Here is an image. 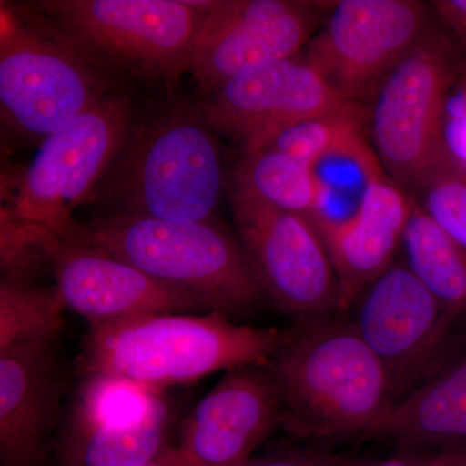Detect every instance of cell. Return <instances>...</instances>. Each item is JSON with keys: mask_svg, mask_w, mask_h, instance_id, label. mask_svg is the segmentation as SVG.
Listing matches in <instances>:
<instances>
[{"mask_svg": "<svg viewBox=\"0 0 466 466\" xmlns=\"http://www.w3.org/2000/svg\"><path fill=\"white\" fill-rule=\"evenodd\" d=\"M216 131L200 104L137 109L121 148L86 205L101 216L174 222L213 219L223 188Z\"/></svg>", "mask_w": 466, "mask_h": 466, "instance_id": "6da1fadb", "label": "cell"}, {"mask_svg": "<svg viewBox=\"0 0 466 466\" xmlns=\"http://www.w3.org/2000/svg\"><path fill=\"white\" fill-rule=\"evenodd\" d=\"M266 367L280 426L299 440L375 438L395 406L385 368L349 319L296 321Z\"/></svg>", "mask_w": 466, "mask_h": 466, "instance_id": "7a4b0ae2", "label": "cell"}, {"mask_svg": "<svg viewBox=\"0 0 466 466\" xmlns=\"http://www.w3.org/2000/svg\"><path fill=\"white\" fill-rule=\"evenodd\" d=\"M288 329L235 323L219 312L150 314L88 325L78 367L158 390L238 367L266 366Z\"/></svg>", "mask_w": 466, "mask_h": 466, "instance_id": "3957f363", "label": "cell"}, {"mask_svg": "<svg viewBox=\"0 0 466 466\" xmlns=\"http://www.w3.org/2000/svg\"><path fill=\"white\" fill-rule=\"evenodd\" d=\"M88 242L158 283L200 300L208 312L247 317L267 299L241 242L210 220L174 222L139 217L79 222Z\"/></svg>", "mask_w": 466, "mask_h": 466, "instance_id": "277c9868", "label": "cell"}, {"mask_svg": "<svg viewBox=\"0 0 466 466\" xmlns=\"http://www.w3.org/2000/svg\"><path fill=\"white\" fill-rule=\"evenodd\" d=\"M116 88L35 3H0V113L15 143L41 146Z\"/></svg>", "mask_w": 466, "mask_h": 466, "instance_id": "5b68a950", "label": "cell"}, {"mask_svg": "<svg viewBox=\"0 0 466 466\" xmlns=\"http://www.w3.org/2000/svg\"><path fill=\"white\" fill-rule=\"evenodd\" d=\"M213 2L45 0L48 20L113 78L161 84L168 92L189 73L196 34Z\"/></svg>", "mask_w": 466, "mask_h": 466, "instance_id": "8992f818", "label": "cell"}, {"mask_svg": "<svg viewBox=\"0 0 466 466\" xmlns=\"http://www.w3.org/2000/svg\"><path fill=\"white\" fill-rule=\"evenodd\" d=\"M465 54L441 24H431L385 79L370 108V144L404 192L416 195L450 152L446 108Z\"/></svg>", "mask_w": 466, "mask_h": 466, "instance_id": "52a82bcc", "label": "cell"}, {"mask_svg": "<svg viewBox=\"0 0 466 466\" xmlns=\"http://www.w3.org/2000/svg\"><path fill=\"white\" fill-rule=\"evenodd\" d=\"M137 109L122 88L110 92L50 137L12 184L3 213L60 240H75L73 210L86 205L124 143Z\"/></svg>", "mask_w": 466, "mask_h": 466, "instance_id": "ba28073f", "label": "cell"}, {"mask_svg": "<svg viewBox=\"0 0 466 466\" xmlns=\"http://www.w3.org/2000/svg\"><path fill=\"white\" fill-rule=\"evenodd\" d=\"M431 24L419 0H339L302 58L339 97L364 106Z\"/></svg>", "mask_w": 466, "mask_h": 466, "instance_id": "9c48e42d", "label": "cell"}, {"mask_svg": "<svg viewBox=\"0 0 466 466\" xmlns=\"http://www.w3.org/2000/svg\"><path fill=\"white\" fill-rule=\"evenodd\" d=\"M238 238L266 299L296 321L337 317L339 281L309 217L232 192Z\"/></svg>", "mask_w": 466, "mask_h": 466, "instance_id": "30bf717a", "label": "cell"}, {"mask_svg": "<svg viewBox=\"0 0 466 466\" xmlns=\"http://www.w3.org/2000/svg\"><path fill=\"white\" fill-rule=\"evenodd\" d=\"M161 392L118 377L85 375L55 441L58 466H142L168 443Z\"/></svg>", "mask_w": 466, "mask_h": 466, "instance_id": "8fae6325", "label": "cell"}, {"mask_svg": "<svg viewBox=\"0 0 466 466\" xmlns=\"http://www.w3.org/2000/svg\"><path fill=\"white\" fill-rule=\"evenodd\" d=\"M350 323L381 361L395 404L434 376L455 319L403 263H394L350 306Z\"/></svg>", "mask_w": 466, "mask_h": 466, "instance_id": "7c38bea8", "label": "cell"}, {"mask_svg": "<svg viewBox=\"0 0 466 466\" xmlns=\"http://www.w3.org/2000/svg\"><path fill=\"white\" fill-rule=\"evenodd\" d=\"M320 3L219 0L205 11L189 73L202 96L253 67L299 56L323 23Z\"/></svg>", "mask_w": 466, "mask_h": 466, "instance_id": "4fadbf2b", "label": "cell"}, {"mask_svg": "<svg viewBox=\"0 0 466 466\" xmlns=\"http://www.w3.org/2000/svg\"><path fill=\"white\" fill-rule=\"evenodd\" d=\"M349 103L296 56L241 73L198 104L217 134L240 144L242 152H250L288 126Z\"/></svg>", "mask_w": 466, "mask_h": 466, "instance_id": "5bb4252c", "label": "cell"}, {"mask_svg": "<svg viewBox=\"0 0 466 466\" xmlns=\"http://www.w3.org/2000/svg\"><path fill=\"white\" fill-rule=\"evenodd\" d=\"M43 248L66 309L88 325L150 314H207L204 305L184 291L149 278L88 242L66 241L42 229Z\"/></svg>", "mask_w": 466, "mask_h": 466, "instance_id": "9a60e30c", "label": "cell"}, {"mask_svg": "<svg viewBox=\"0 0 466 466\" xmlns=\"http://www.w3.org/2000/svg\"><path fill=\"white\" fill-rule=\"evenodd\" d=\"M280 425V397L267 367H238L184 417L177 446L192 466H242Z\"/></svg>", "mask_w": 466, "mask_h": 466, "instance_id": "2e32d148", "label": "cell"}, {"mask_svg": "<svg viewBox=\"0 0 466 466\" xmlns=\"http://www.w3.org/2000/svg\"><path fill=\"white\" fill-rule=\"evenodd\" d=\"M363 193L351 216L339 219L320 210L309 217L336 272L342 312L394 265L412 213V195L382 167L363 174Z\"/></svg>", "mask_w": 466, "mask_h": 466, "instance_id": "e0dca14e", "label": "cell"}, {"mask_svg": "<svg viewBox=\"0 0 466 466\" xmlns=\"http://www.w3.org/2000/svg\"><path fill=\"white\" fill-rule=\"evenodd\" d=\"M66 380L57 341L0 354V466H43L55 446Z\"/></svg>", "mask_w": 466, "mask_h": 466, "instance_id": "ac0fdd59", "label": "cell"}, {"mask_svg": "<svg viewBox=\"0 0 466 466\" xmlns=\"http://www.w3.org/2000/svg\"><path fill=\"white\" fill-rule=\"evenodd\" d=\"M375 438L398 453L466 451V357L395 404Z\"/></svg>", "mask_w": 466, "mask_h": 466, "instance_id": "d6986e66", "label": "cell"}, {"mask_svg": "<svg viewBox=\"0 0 466 466\" xmlns=\"http://www.w3.org/2000/svg\"><path fill=\"white\" fill-rule=\"evenodd\" d=\"M367 124L370 109L349 103L342 108L288 126L258 149L280 150L315 167L328 159H349L363 175L382 167L372 144L367 140Z\"/></svg>", "mask_w": 466, "mask_h": 466, "instance_id": "ffe728a7", "label": "cell"}, {"mask_svg": "<svg viewBox=\"0 0 466 466\" xmlns=\"http://www.w3.org/2000/svg\"><path fill=\"white\" fill-rule=\"evenodd\" d=\"M233 180L232 192L305 217L324 210L328 196L317 167L275 149L242 153Z\"/></svg>", "mask_w": 466, "mask_h": 466, "instance_id": "44dd1931", "label": "cell"}, {"mask_svg": "<svg viewBox=\"0 0 466 466\" xmlns=\"http://www.w3.org/2000/svg\"><path fill=\"white\" fill-rule=\"evenodd\" d=\"M408 268L455 320L466 318V254L412 195L401 242Z\"/></svg>", "mask_w": 466, "mask_h": 466, "instance_id": "7402d4cb", "label": "cell"}, {"mask_svg": "<svg viewBox=\"0 0 466 466\" xmlns=\"http://www.w3.org/2000/svg\"><path fill=\"white\" fill-rule=\"evenodd\" d=\"M66 306L56 285L39 280L0 281V354L60 339Z\"/></svg>", "mask_w": 466, "mask_h": 466, "instance_id": "603a6c76", "label": "cell"}, {"mask_svg": "<svg viewBox=\"0 0 466 466\" xmlns=\"http://www.w3.org/2000/svg\"><path fill=\"white\" fill-rule=\"evenodd\" d=\"M420 204L466 254V167L450 150L419 192Z\"/></svg>", "mask_w": 466, "mask_h": 466, "instance_id": "cb8c5ba5", "label": "cell"}, {"mask_svg": "<svg viewBox=\"0 0 466 466\" xmlns=\"http://www.w3.org/2000/svg\"><path fill=\"white\" fill-rule=\"evenodd\" d=\"M361 461L349 456L330 455L315 451L291 450L250 459L242 466H358Z\"/></svg>", "mask_w": 466, "mask_h": 466, "instance_id": "d4e9b609", "label": "cell"}, {"mask_svg": "<svg viewBox=\"0 0 466 466\" xmlns=\"http://www.w3.org/2000/svg\"><path fill=\"white\" fill-rule=\"evenodd\" d=\"M466 451L455 452L397 453L381 461L358 466H465Z\"/></svg>", "mask_w": 466, "mask_h": 466, "instance_id": "484cf974", "label": "cell"}, {"mask_svg": "<svg viewBox=\"0 0 466 466\" xmlns=\"http://www.w3.org/2000/svg\"><path fill=\"white\" fill-rule=\"evenodd\" d=\"M431 7L438 21L459 43L466 58V0H435Z\"/></svg>", "mask_w": 466, "mask_h": 466, "instance_id": "4316f807", "label": "cell"}, {"mask_svg": "<svg viewBox=\"0 0 466 466\" xmlns=\"http://www.w3.org/2000/svg\"><path fill=\"white\" fill-rule=\"evenodd\" d=\"M142 466H192L191 462L186 459L182 451L177 446H171L168 444L167 449L162 451L157 458L153 459L152 461L147 462Z\"/></svg>", "mask_w": 466, "mask_h": 466, "instance_id": "83f0119b", "label": "cell"}, {"mask_svg": "<svg viewBox=\"0 0 466 466\" xmlns=\"http://www.w3.org/2000/svg\"><path fill=\"white\" fill-rule=\"evenodd\" d=\"M460 96L466 100V76H462L459 82Z\"/></svg>", "mask_w": 466, "mask_h": 466, "instance_id": "f1b7e54d", "label": "cell"}, {"mask_svg": "<svg viewBox=\"0 0 466 466\" xmlns=\"http://www.w3.org/2000/svg\"><path fill=\"white\" fill-rule=\"evenodd\" d=\"M461 72H462V76H466V58L464 60V63H462Z\"/></svg>", "mask_w": 466, "mask_h": 466, "instance_id": "f546056e", "label": "cell"}, {"mask_svg": "<svg viewBox=\"0 0 466 466\" xmlns=\"http://www.w3.org/2000/svg\"><path fill=\"white\" fill-rule=\"evenodd\" d=\"M466 466V465H465Z\"/></svg>", "mask_w": 466, "mask_h": 466, "instance_id": "4dcf8cb0", "label": "cell"}]
</instances>
